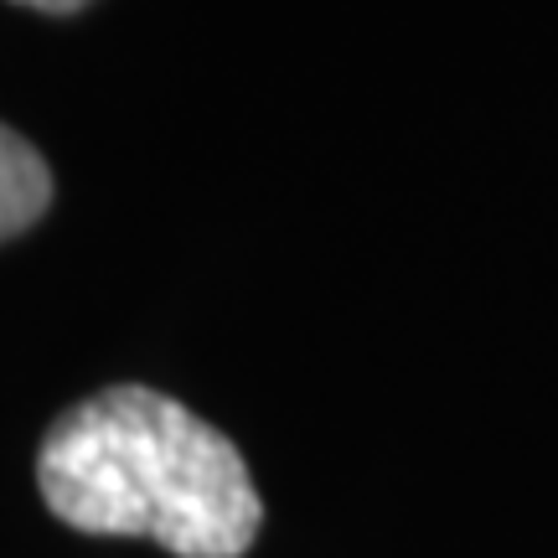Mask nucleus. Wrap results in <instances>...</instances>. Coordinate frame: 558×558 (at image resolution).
I'll return each mask as SVG.
<instances>
[{
  "instance_id": "nucleus-3",
  "label": "nucleus",
  "mask_w": 558,
  "mask_h": 558,
  "mask_svg": "<svg viewBox=\"0 0 558 558\" xmlns=\"http://www.w3.org/2000/svg\"><path fill=\"white\" fill-rule=\"evenodd\" d=\"M16 5H32V11H52V16H68V11H83L88 0H16Z\"/></svg>"
},
{
  "instance_id": "nucleus-1",
  "label": "nucleus",
  "mask_w": 558,
  "mask_h": 558,
  "mask_svg": "<svg viewBox=\"0 0 558 558\" xmlns=\"http://www.w3.org/2000/svg\"><path fill=\"white\" fill-rule=\"evenodd\" d=\"M47 512L94 538H150L177 558H243L264 501L239 445L156 388L120 383L52 418L37 450Z\"/></svg>"
},
{
  "instance_id": "nucleus-2",
  "label": "nucleus",
  "mask_w": 558,
  "mask_h": 558,
  "mask_svg": "<svg viewBox=\"0 0 558 558\" xmlns=\"http://www.w3.org/2000/svg\"><path fill=\"white\" fill-rule=\"evenodd\" d=\"M52 202V171L47 160L32 150V140L0 124V239H16L21 228L47 213Z\"/></svg>"
}]
</instances>
